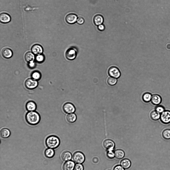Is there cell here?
Listing matches in <instances>:
<instances>
[{
  "mask_svg": "<svg viewBox=\"0 0 170 170\" xmlns=\"http://www.w3.org/2000/svg\"><path fill=\"white\" fill-rule=\"evenodd\" d=\"M25 119L29 124L35 126L40 122L41 117L39 114L36 111H28L26 114Z\"/></svg>",
  "mask_w": 170,
  "mask_h": 170,
  "instance_id": "6da1fadb",
  "label": "cell"
},
{
  "mask_svg": "<svg viewBox=\"0 0 170 170\" xmlns=\"http://www.w3.org/2000/svg\"><path fill=\"white\" fill-rule=\"evenodd\" d=\"M60 143V140L57 136L51 135L48 136L46 140L47 146L49 148L52 149L57 148Z\"/></svg>",
  "mask_w": 170,
  "mask_h": 170,
  "instance_id": "7a4b0ae2",
  "label": "cell"
},
{
  "mask_svg": "<svg viewBox=\"0 0 170 170\" xmlns=\"http://www.w3.org/2000/svg\"><path fill=\"white\" fill-rule=\"evenodd\" d=\"M72 159L74 162L75 163L81 164L84 162L85 158L84 155L82 153L80 152H77L73 154Z\"/></svg>",
  "mask_w": 170,
  "mask_h": 170,
  "instance_id": "3957f363",
  "label": "cell"
},
{
  "mask_svg": "<svg viewBox=\"0 0 170 170\" xmlns=\"http://www.w3.org/2000/svg\"><path fill=\"white\" fill-rule=\"evenodd\" d=\"M38 85L37 82L33 79H28L26 80L25 83V85L26 88L30 90L35 88Z\"/></svg>",
  "mask_w": 170,
  "mask_h": 170,
  "instance_id": "277c9868",
  "label": "cell"
},
{
  "mask_svg": "<svg viewBox=\"0 0 170 170\" xmlns=\"http://www.w3.org/2000/svg\"><path fill=\"white\" fill-rule=\"evenodd\" d=\"M62 109L64 112L68 114L74 113L75 110L74 105L70 102H67L64 104L63 106Z\"/></svg>",
  "mask_w": 170,
  "mask_h": 170,
  "instance_id": "5b68a950",
  "label": "cell"
},
{
  "mask_svg": "<svg viewBox=\"0 0 170 170\" xmlns=\"http://www.w3.org/2000/svg\"><path fill=\"white\" fill-rule=\"evenodd\" d=\"M77 54L76 50L74 48H70L68 49L65 52V57L68 59L72 60L76 57Z\"/></svg>",
  "mask_w": 170,
  "mask_h": 170,
  "instance_id": "8992f818",
  "label": "cell"
},
{
  "mask_svg": "<svg viewBox=\"0 0 170 170\" xmlns=\"http://www.w3.org/2000/svg\"><path fill=\"white\" fill-rule=\"evenodd\" d=\"M108 73L110 76L115 78H119L120 75V73L119 70L114 66L111 67L109 68Z\"/></svg>",
  "mask_w": 170,
  "mask_h": 170,
  "instance_id": "52a82bcc",
  "label": "cell"
},
{
  "mask_svg": "<svg viewBox=\"0 0 170 170\" xmlns=\"http://www.w3.org/2000/svg\"><path fill=\"white\" fill-rule=\"evenodd\" d=\"M160 118L161 121L165 124L170 123V111H164L160 115Z\"/></svg>",
  "mask_w": 170,
  "mask_h": 170,
  "instance_id": "ba28073f",
  "label": "cell"
},
{
  "mask_svg": "<svg viewBox=\"0 0 170 170\" xmlns=\"http://www.w3.org/2000/svg\"><path fill=\"white\" fill-rule=\"evenodd\" d=\"M104 147L108 151L113 150L115 147L114 142L112 140L107 139L104 141L103 143Z\"/></svg>",
  "mask_w": 170,
  "mask_h": 170,
  "instance_id": "9c48e42d",
  "label": "cell"
},
{
  "mask_svg": "<svg viewBox=\"0 0 170 170\" xmlns=\"http://www.w3.org/2000/svg\"><path fill=\"white\" fill-rule=\"evenodd\" d=\"M25 107L28 111H35L36 109L37 105L36 103L33 101H29L26 103Z\"/></svg>",
  "mask_w": 170,
  "mask_h": 170,
  "instance_id": "30bf717a",
  "label": "cell"
},
{
  "mask_svg": "<svg viewBox=\"0 0 170 170\" xmlns=\"http://www.w3.org/2000/svg\"><path fill=\"white\" fill-rule=\"evenodd\" d=\"M77 16L73 13H70L68 14L66 16L65 20L66 22L70 24L74 23L77 21Z\"/></svg>",
  "mask_w": 170,
  "mask_h": 170,
  "instance_id": "8fae6325",
  "label": "cell"
},
{
  "mask_svg": "<svg viewBox=\"0 0 170 170\" xmlns=\"http://www.w3.org/2000/svg\"><path fill=\"white\" fill-rule=\"evenodd\" d=\"M10 16L7 13H2L0 15V21L2 23H7L9 22L11 20Z\"/></svg>",
  "mask_w": 170,
  "mask_h": 170,
  "instance_id": "7c38bea8",
  "label": "cell"
},
{
  "mask_svg": "<svg viewBox=\"0 0 170 170\" xmlns=\"http://www.w3.org/2000/svg\"><path fill=\"white\" fill-rule=\"evenodd\" d=\"M75 167V164L72 161H68L63 164L62 169L63 170H73Z\"/></svg>",
  "mask_w": 170,
  "mask_h": 170,
  "instance_id": "4fadbf2b",
  "label": "cell"
},
{
  "mask_svg": "<svg viewBox=\"0 0 170 170\" xmlns=\"http://www.w3.org/2000/svg\"><path fill=\"white\" fill-rule=\"evenodd\" d=\"M31 50L33 53L37 55H39L43 52L42 47L40 45L35 44L32 47Z\"/></svg>",
  "mask_w": 170,
  "mask_h": 170,
  "instance_id": "5bb4252c",
  "label": "cell"
},
{
  "mask_svg": "<svg viewBox=\"0 0 170 170\" xmlns=\"http://www.w3.org/2000/svg\"><path fill=\"white\" fill-rule=\"evenodd\" d=\"M10 130L6 128H3L0 131V134L1 137L3 138H8L10 135Z\"/></svg>",
  "mask_w": 170,
  "mask_h": 170,
  "instance_id": "9a60e30c",
  "label": "cell"
},
{
  "mask_svg": "<svg viewBox=\"0 0 170 170\" xmlns=\"http://www.w3.org/2000/svg\"><path fill=\"white\" fill-rule=\"evenodd\" d=\"M93 21L95 25L98 26L103 23L104 21V18L101 15H97L94 17Z\"/></svg>",
  "mask_w": 170,
  "mask_h": 170,
  "instance_id": "2e32d148",
  "label": "cell"
},
{
  "mask_svg": "<svg viewBox=\"0 0 170 170\" xmlns=\"http://www.w3.org/2000/svg\"><path fill=\"white\" fill-rule=\"evenodd\" d=\"M1 53L2 56L4 57L7 58H10L12 55V53L11 50L7 48L3 49Z\"/></svg>",
  "mask_w": 170,
  "mask_h": 170,
  "instance_id": "e0dca14e",
  "label": "cell"
},
{
  "mask_svg": "<svg viewBox=\"0 0 170 170\" xmlns=\"http://www.w3.org/2000/svg\"><path fill=\"white\" fill-rule=\"evenodd\" d=\"M151 101L153 104L158 105L161 103L162 99L160 96L157 94H155L152 96Z\"/></svg>",
  "mask_w": 170,
  "mask_h": 170,
  "instance_id": "ac0fdd59",
  "label": "cell"
},
{
  "mask_svg": "<svg viewBox=\"0 0 170 170\" xmlns=\"http://www.w3.org/2000/svg\"><path fill=\"white\" fill-rule=\"evenodd\" d=\"M61 157L64 161H67L70 160L72 158V155L69 151H65L61 154Z\"/></svg>",
  "mask_w": 170,
  "mask_h": 170,
  "instance_id": "d6986e66",
  "label": "cell"
},
{
  "mask_svg": "<svg viewBox=\"0 0 170 170\" xmlns=\"http://www.w3.org/2000/svg\"><path fill=\"white\" fill-rule=\"evenodd\" d=\"M77 119L76 114L73 113H71L67 114L66 117L67 121L69 123H72L74 122Z\"/></svg>",
  "mask_w": 170,
  "mask_h": 170,
  "instance_id": "ffe728a7",
  "label": "cell"
},
{
  "mask_svg": "<svg viewBox=\"0 0 170 170\" xmlns=\"http://www.w3.org/2000/svg\"><path fill=\"white\" fill-rule=\"evenodd\" d=\"M44 153L45 156L47 158H50L54 156L55 152L52 149L49 148L45 150Z\"/></svg>",
  "mask_w": 170,
  "mask_h": 170,
  "instance_id": "44dd1931",
  "label": "cell"
},
{
  "mask_svg": "<svg viewBox=\"0 0 170 170\" xmlns=\"http://www.w3.org/2000/svg\"><path fill=\"white\" fill-rule=\"evenodd\" d=\"M120 164L123 168L127 169L130 167L131 165V163L129 160L124 159L121 161Z\"/></svg>",
  "mask_w": 170,
  "mask_h": 170,
  "instance_id": "7402d4cb",
  "label": "cell"
},
{
  "mask_svg": "<svg viewBox=\"0 0 170 170\" xmlns=\"http://www.w3.org/2000/svg\"><path fill=\"white\" fill-rule=\"evenodd\" d=\"M34 56L33 53L30 52H28L25 54V58L26 61L30 62L33 61L34 59Z\"/></svg>",
  "mask_w": 170,
  "mask_h": 170,
  "instance_id": "603a6c76",
  "label": "cell"
},
{
  "mask_svg": "<svg viewBox=\"0 0 170 170\" xmlns=\"http://www.w3.org/2000/svg\"><path fill=\"white\" fill-rule=\"evenodd\" d=\"M115 156L116 158L118 159L123 158L124 156V153L121 150H117L114 152Z\"/></svg>",
  "mask_w": 170,
  "mask_h": 170,
  "instance_id": "cb8c5ba5",
  "label": "cell"
},
{
  "mask_svg": "<svg viewBox=\"0 0 170 170\" xmlns=\"http://www.w3.org/2000/svg\"><path fill=\"white\" fill-rule=\"evenodd\" d=\"M151 118L154 120H157L159 119L160 117V113L156 111H152L150 114Z\"/></svg>",
  "mask_w": 170,
  "mask_h": 170,
  "instance_id": "d4e9b609",
  "label": "cell"
},
{
  "mask_svg": "<svg viewBox=\"0 0 170 170\" xmlns=\"http://www.w3.org/2000/svg\"><path fill=\"white\" fill-rule=\"evenodd\" d=\"M162 136L165 139H170V129H167L164 130L162 133Z\"/></svg>",
  "mask_w": 170,
  "mask_h": 170,
  "instance_id": "484cf974",
  "label": "cell"
},
{
  "mask_svg": "<svg viewBox=\"0 0 170 170\" xmlns=\"http://www.w3.org/2000/svg\"><path fill=\"white\" fill-rule=\"evenodd\" d=\"M152 97V95L150 93H145L143 95V99L145 102H148L151 99Z\"/></svg>",
  "mask_w": 170,
  "mask_h": 170,
  "instance_id": "4316f807",
  "label": "cell"
},
{
  "mask_svg": "<svg viewBox=\"0 0 170 170\" xmlns=\"http://www.w3.org/2000/svg\"><path fill=\"white\" fill-rule=\"evenodd\" d=\"M117 79L115 78L111 77L108 79L107 82L108 84L111 85H115L116 83Z\"/></svg>",
  "mask_w": 170,
  "mask_h": 170,
  "instance_id": "83f0119b",
  "label": "cell"
},
{
  "mask_svg": "<svg viewBox=\"0 0 170 170\" xmlns=\"http://www.w3.org/2000/svg\"><path fill=\"white\" fill-rule=\"evenodd\" d=\"M32 77L33 79L35 80H39L41 77V74L39 72H34L33 73Z\"/></svg>",
  "mask_w": 170,
  "mask_h": 170,
  "instance_id": "f1b7e54d",
  "label": "cell"
},
{
  "mask_svg": "<svg viewBox=\"0 0 170 170\" xmlns=\"http://www.w3.org/2000/svg\"><path fill=\"white\" fill-rule=\"evenodd\" d=\"M113 150L108 151L107 153V155L108 158L110 159H112L114 158L115 154L113 151Z\"/></svg>",
  "mask_w": 170,
  "mask_h": 170,
  "instance_id": "f546056e",
  "label": "cell"
},
{
  "mask_svg": "<svg viewBox=\"0 0 170 170\" xmlns=\"http://www.w3.org/2000/svg\"><path fill=\"white\" fill-rule=\"evenodd\" d=\"M83 166L80 164H77L75 166L74 170H83Z\"/></svg>",
  "mask_w": 170,
  "mask_h": 170,
  "instance_id": "4dcf8cb0",
  "label": "cell"
},
{
  "mask_svg": "<svg viewBox=\"0 0 170 170\" xmlns=\"http://www.w3.org/2000/svg\"><path fill=\"white\" fill-rule=\"evenodd\" d=\"M156 111L159 113H162L164 111V108L162 106H159L156 107Z\"/></svg>",
  "mask_w": 170,
  "mask_h": 170,
  "instance_id": "1f68e13d",
  "label": "cell"
},
{
  "mask_svg": "<svg viewBox=\"0 0 170 170\" xmlns=\"http://www.w3.org/2000/svg\"><path fill=\"white\" fill-rule=\"evenodd\" d=\"M36 60L38 62H42L44 60V57L42 55H38L36 57Z\"/></svg>",
  "mask_w": 170,
  "mask_h": 170,
  "instance_id": "d6a6232c",
  "label": "cell"
},
{
  "mask_svg": "<svg viewBox=\"0 0 170 170\" xmlns=\"http://www.w3.org/2000/svg\"><path fill=\"white\" fill-rule=\"evenodd\" d=\"M77 22L79 24H81L84 22V20L82 17H79L77 20Z\"/></svg>",
  "mask_w": 170,
  "mask_h": 170,
  "instance_id": "836d02e7",
  "label": "cell"
},
{
  "mask_svg": "<svg viewBox=\"0 0 170 170\" xmlns=\"http://www.w3.org/2000/svg\"><path fill=\"white\" fill-rule=\"evenodd\" d=\"M98 29L101 31H103L105 28L104 25L102 24L98 25Z\"/></svg>",
  "mask_w": 170,
  "mask_h": 170,
  "instance_id": "e575fe53",
  "label": "cell"
},
{
  "mask_svg": "<svg viewBox=\"0 0 170 170\" xmlns=\"http://www.w3.org/2000/svg\"><path fill=\"white\" fill-rule=\"evenodd\" d=\"M113 170H124V169L120 166H117L114 168Z\"/></svg>",
  "mask_w": 170,
  "mask_h": 170,
  "instance_id": "d590c367",
  "label": "cell"
},
{
  "mask_svg": "<svg viewBox=\"0 0 170 170\" xmlns=\"http://www.w3.org/2000/svg\"><path fill=\"white\" fill-rule=\"evenodd\" d=\"M35 63L33 62V61L30 62L29 66L30 68H32L34 67L35 66Z\"/></svg>",
  "mask_w": 170,
  "mask_h": 170,
  "instance_id": "8d00e7d4",
  "label": "cell"
},
{
  "mask_svg": "<svg viewBox=\"0 0 170 170\" xmlns=\"http://www.w3.org/2000/svg\"><path fill=\"white\" fill-rule=\"evenodd\" d=\"M93 161L94 163H96L98 162V159L97 158H94L93 159Z\"/></svg>",
  "mask_w": 170,
  "mask_h": 170,
  "instance_id": "74e56055",
  "label": "cell"
}]
</instances>
